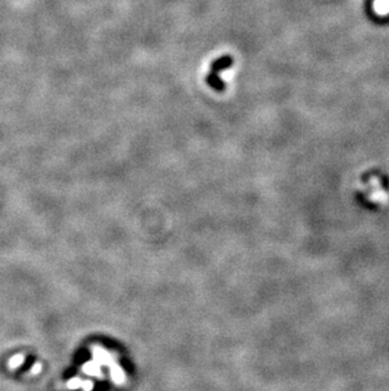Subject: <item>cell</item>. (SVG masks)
Returning a JSON list of instances; mask_svg holds the SVG:
<instances>
[{
    "label": "cell",
    "mask_w": 389,
    "mask_h": 391,
    "mask_svg": "<svg viewBox=\"0 0 389 391\" xmlns=\"http://www.w3.org/2000/svg\"><path fill=\"white\" fill-rule=\"evenodd\" d=\"M23 361H24V359H23V356H20V354H18V356H15L14 359L10 360V367H18L20 366V365L23 364Z\"/></svg>",
    "instance_id": "cell-1"
},
{
    "label": "cell",
    "mask_w": 389,
    "mask_h": 391,
    "mask_svg": "<svg viewBox=\"0 0 389 391\" xmlns=\"http://www.w3.org/2000/svg\"><path fill=\"white\" fill-rule=\"evenodd\" d=\"M374 7L377 8V10L379 9H384V8H388L389 10V0H377L374 4Z\"/></svg>",
    "instance_id": "cell-2"
},
{
    "label": "cell",
    "mask_w": 389,
    "mask_h": 391,
    "mask_svg": "<svg viewBox=\"0 0 389 391\" xmlns=\"http://www.w3.org/2000/svg\"><path fill=\"white\" fill-rule=\"evenodd\" d=\"M40 369H41V365H40V364H36V365H34V369L32 370V372H33V374H37V371H38V370H40Z\"/></svg>",
    "instance_id": "cell-3"
}]
</instances>
